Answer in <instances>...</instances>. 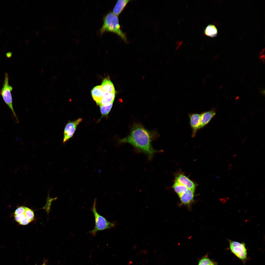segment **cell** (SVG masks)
Masks as SVG:
<instances>
[{"instance_id":"7bdbcfd3","label":"cell","mask_w":265,"mask_h":265,"mask_svg":"<svg viewBox=\"0 0 265 265\" xmlns=\"http://www.w3.org/2000/svg\"><path fill=\"white\" fill-rule=\"evenodd\" d=\"M236 156V155H234V156H233V157H234L235 156Z\"/></svg>"},{"instance_id":"83f0119b","label":"cell","mask_w":265,"mask_h":265,"mask_svg":"<svg viewBox=\"0 0 265 265\" xmlns=\"http://www.w3.org/2000/svg\"><path fill=\"white\" fill-rule=\"evenodd\" d=\"M262 62L263 64H264L265 63V60L264 59H262Z\"/></svg>"},{"instance_id":"e575fe53","label":"cell","mask_w":265,"mask_h":265,"mask_svg":"<svg viewBox=\"0 0 265 265\" xmlns=\"http://www.w3.org/2000/svg\"><path fill=\"white\" fill-rule=\"evenodd\" d=\"M232 165V164L230 163L229 165V167H230Z\"/></svg>"},{"instance_id":"9c48e42d","label":"cell","mask_w":265,"mask_h":265,"mask_svg":"<svg viewBox=\"0 0 265 265\" xmlns=\"http://www.w3.org/2000/svg\"><path fill=\"white\" fill-rule=\"evenodd\" d=\"M216 114V112L214 110L204 111L202 113L199 130L206 126Z\"/></svg>"},{"instance_id":"f1b7e54d","label":"cell","mask_w":265,"mask_h":265,"mask_svg":"<svg viewBox=\"0 0 265 265\" xmlns=\"http://www.w3.org/2000/svg\"><path fill=\"white\" fill-rule=\"evenodd\" d=\"M235 70H232V72H231V73H232L233 74H234V73H235Z\"/></svg>"},{"instance_id":"8fae6325","label":"cell","mask_w":265,"mask_h":265,"mask_svg":"<svg viewBox=\"0 0 265 265\" xmlns=\"http://www.w3.org/2000/svg\"><path fill=\"white\" fill-rule=\"evenodd\" d=\"M194 192L188 189L185 192L179 196L183 204H188L193 200Z\"/></svg>"},{"instance_id":"7c38bea8","label":"cell","mask_w":265,"mask_h":265,"mask_svg":"<svg viewBox=\"0 0 265 265\" xmlns=\"http://www.w3.org/2000/svg\"><path fill=\"white\" fill-rule=\"evenodd\" d=\"M130 0H119L117 1L113 8V13L117 16L119 15L125 8Z\"/></svg>"},{"instance_id":"484cf974","label":"cell","mask_w":265,"mask_h":265,"mask_svg":"<svg viewBox=\"0 0 265 265\" xmlns=\"http://www.w3.org/2000/svg\"><path fill=\"white\" fill-rule=\"evenodd\" d=\"M247 70V69H243V70H242V71H241V73H243V72H244L245 71H246V70Z\"/></svg>"},{"instance_id":"4dcf8cb0","label":"cell","mask_w":265,"mask_h":265,"mask_svg":"<svg viewBox=\"0 0 265 265\" xmlns=\"http://www.w3.org/2000/svg\"><path fill=\"white\" fill-rule=\"evenodd\" d=\"M244 80H245V79H242L241 80V82H243Z\"/></svg>"},{"instance_id":"60d3db41","label":"cell","mask_w":265,"mask_h":265,"mask_svg":"<svg viewBox=\"0 0 265 265\" xmlns=\"http://www.w3.org/2000/svg\"><path fill=\"white\" fill-rule=\"evenodd\" d=\"M226 90H225V91H224V92H225H225H226V91H227Z\"/></svg>"},{"instance_id":"74e56055","label":"cell","mask_w":265,"mask_h":265,"mask_svg":"<svg viewBox=\"0 0 265 265\" xmlns=\"http://www.w3.org/2000/svg\"><path fill=\"white\" fill-rule=\"evenodd\" d=\"M245 90L244 89H243L242 90V92H244V91Z\"/></svg>"},{"instance_id":"e0dca14e","label":"cell","mask_w":265,"mask_h":265,"mask_svg":"<svg viewBox=\"0 0 265 265\" xmlns=\"http://www.w3.org/2000/svg\"><path fill=\"white\" fill-rule=\"evenodd\" d=\"M213 262L210 258L207 253L199 260L198 265H211Z\"/></svg>"},{"instance_id":"ee69618b","label":"cell","mask_w":265,"mask_h":265,"mask_svg":"<svg viewBox=\"0 0 265 265\" xmlns=\"http://www.w3.org/2000/svg\"></svg>"},{"instance_id":"5b68a950","label":"cell","mask_w":265,"mask_h":265,"mask_svg":"<svg viewBox=\"0 0 265 265\" xmlns=\"http://www.w3.org/2000/svg\"><path fill=\"white\" fill-rule=\"evenodd\" d=\"M228 241L229 249L232 253L243 263H245L247 259V251L245 243L230 239Z\"/></svg>"},{"instance_id":"8d00e7d4","label":"cell","mask_w":265,"mask_h":265,"mask_svg":"<svg viewBox=\"0 0 265 265\" xmlns=\"http://www.w3.org/2000/svg\"><path fill=\"white\" fill-rule=\"evenodd\" d=\"M227 83H225V84H224V85L223 86H226V85H227Z\"/></svg>"},{"instance_id":"d4e9b609","label":"cell","mask_w":265,"mask_h":265,"mask_svg":"<svg viewBox=\"0 0 265 265\" xmlns=\"http://www.w3.org/2000/svg\"><path fill=\"white\" fill-rule=\"evenodd\" d=\"M246 74H244V75H243L240 78V79H243V78H244V77L246 76Z\"/></svg>"},{"instance_id":"f35d334b","label":"cell","mask_w":265,"mask_h":265,"mask_svg":"<svg viewBox=\"0 0 265 265\" xmlns=\"http://www.w3.org/2000/svg\"><path fill=\"white\" fill-rule=\"evenodd\" d=\"M233 83V82H232V81H231V82H230V83H229V84H232V83Z\"/></svg>"},{"instance_id":"b9f144b4","label":"cell","mask_w":265,"mask_h":265,"mask_svg":"<svg viewBox=\"0 0 265 265\" xmlns=\"http://www.w3.org/2000/svg\"><path fill=\"white\" fill-rule=\"evenodd\" d=\"M222 64H221V65H220V67H222Z\"/></svg>"},{"instance_id":"44dd1931","label":"cell","mask_w":265,"mask_h":265,"mask_svg":"<svg viewBox=\"0 0 265 265\" xmlns=\"http://www.w3.org/2000/svg\"><path fill=\"white\" fill-rule=\"evenodd\" d=\"M25 207L24 206H20L17 208L15 210L14 212V215H16L21 214L24 213L25 212Z\"/></svg>"},{"instance_id":"603a6c76","label":"cell","mask_w":265,"mask_h":265,"mask_svg":"<svg viewBox=\"0 0 265 265\" xmlns=\"http://www.w3.org/2000/svg\"><path fill=\"white\" fill-rule=\"evenodd\" d=\"M263 90L262 88L261 87H260L259 89L258 92L259 93H261Z\"/></svg>"},{"instance_id":"cb8c5ba5","label":"cell","mask_w":265,"mask_h":265,"mask_svg":"<svg viewBox=\"0 0 265 265\" xmlns=\"http://www.w3.org/2000/svg\"><path fill=\"white\" fill-rule=\"evenodd\" d=\"M211 265H218L217 263L215 262L214 261L213 263Z\"/></svg>"},{"instance_id":"d6a6232c","label":"cell","mask_w":265,"mask_h":265,"mask_svg":"<svg viewBox=\"0 0 265 265\" xmlns=\"http://www.w3.org/2000/svg\"><path fill=\"white\" fill-rule=\"evenodd\" d=\"M239 80V78H238L236 79V81H238Z\"/></svg>"},{"instance_id":"8992f818","label":"cell","mask_w":265,"mask_h":265,"mask_svg":"<svg viewBox=\"0 0 265 265\" xmlns=\"http://www.w3.org/2000/svg\"><path fill=\"white\" fill-rule=\"evenodd\" d=\"M82 120V118H79L73 121H69L66 124L63 132V144L73 136L78 126Z\"/></svg>"},{"instance_id":"7402d4cb","label":"cell","mask_w":265,"mask_h":265,"mask_svg":"<svg viewBox=\"0 0 265 265\" xmlns=\"http://www.w3.org/2000/svg\"><path fill=\"white\" fill-rule=\"evenodd\" d=\"M30 222H31L27 218H26L18 223L21 225H25L28 224Z\"/></svg>"},{"instance_id":"52a82bcc","label":"cell","mask_w":265,"mask_h":265,"mask_svg":"<svg viewBox=\"0 0 265 265\" xmlns=\"http://www.w3.org/2000/svg\"><path fill=\"white\" fill-rule=\"evenodd\" d=\"M190 123L192 129V137H194L196 135L199 130L201 113H190L188 115Z\"/></svg>"},{"instance_id":"3957f363","label":"cell","mask_w":265,"mask_h":265,"mask_svg":"<svg viewBox=\"0 0 265 265\" xmlns=\"http://www.w3.org/2000/svg\"><path fill=\"white\" fill-rule=\"evenodd\" d=\"M96 199H95L91 208L94 217L95 226L93 229L89 232L93 236L95 235L98 231L109 229L116 225L115 223L109 222L98 213L96 208Z\"/></svg>"},{"instance_id":"5bb4252c","label":"cell","mask_w":265,"mask_h":265,"mask_svg":"<svg viewBox=\"0 0 265 265\" xmlns=\"http://www.w3.org/2000/svg\"><path fill=\"white\" fill-rule=\"evenodd\" d=\"M204 33L205 35L211 37H216L218 34L217 29L216 26L213 24H209L205 28Z\"/></svg>"},{"instance_id":"836d02e7","label":"cell","mask_w":265,"mask_h":265,"mask_svg":"<svg viewBox=\"0 0 265 265\" xmlns=\"http://www.w3.org/2000/svg\"><path fill=\"white\" fill-rule=\"evenodd\" d=\"M226 77H225V78H224L223 79V80L225 81V80H226Z\"/></svg>"},{"instance_id":"f546056e","label":"cell","mask_w":265,"mask_h":265,"mask_svg":"<svg viewBox=\"0 0 265 265\" xmlns=\"http://www.w3.org/2000/svg\"><path fill=\"white\" fill-rule=\"evenodd\" d=\"M259 76H260L259 75H258L256 77V80H257L258 79V77H259Z\"/></svg>"},{"instance_id":"1f68e13d","label":"cell","mask_w":265,"mask_h":265,"mask_svg":"<svg viewBox=\"0 0 265 265\" xmlns=\"http://www.w3.org/2000/svg\"><path fill=\"white\" fill-rule=\"evenodd\" d=\"M223 86H220V87H219V88H220V89H222V88H223Z\"/></svg>"},{"instance_id":"277c9868","label":"cell","mask_w":265,"mask_h":265,"mask_svg":"<svg viewBox=\"0 0 265 265\" xmlns=\"http://www.w3.org/2000/svg\"><path fill=\"white\" fill-rule=\"evenodd\" d=\"M9 76L7 73L5 74L4 80L2 87L0 90V95L5 104L8 106L12 111L15 118L16 121L18 122V120L15 112L13 109V99L11 93L13 88L9 84Z\"/></svg>"},{"instance_id":"ba28073f","label":"cell","mask_w":265,"mask_h":265,"mask_svg":"<svg viewBox=\"0 0 265 265\" xmlns=\"http://www.w3.org/2000/svg\"><path fill=\"white\" fill-rule=\"evenodd\" d=\"M188 189L194 192L196 185L182 173H179L175 176V179Z\"/></svg>"},{"instance_id":"4316f807","label":"cell","mask_w":265,"mask_h":265,"mask_svg":"<svg viewBox=\"0 0 265 265\" xmlns=\"http://www.w3.org/2000/svg\"><path fill=\"white\" fill-rule=\"evenodd\" d=\"M256 80V79L254 78V79H253L252 80V82H254Z\"/></svg>"},{"instance_id":"9a60e30c","label":"cell","mask_w":265,"mask_h":265,"mask_svg":"<svg viewBox=\"0 0 265 265\" xmlns=\"http://www.w3.org/2000/svg\"><path fill=\"white\" fill-rule=\"evenodd\" d=\"M172 187L179 196L185 192L188 189L186 187L175 179Z\"/></svg>"},{"instance_id":"2e32d148","label":"cell","mask_w":265,"mask_h":265,"mask_svg":"<svg viewBox=\"0 0 265 265\" xmlns=\"http://www.w3.org/2000/svg\"><path fill=\"white\" fill-rule=\"evenodd\" d=\"M116 92L109 93L103 96L100 106L105 105L113 103L116 95Z\"/></svg>"},{"instance_id":"ffe728a7","label":"cell","mask_w":265,"mask_h":265,"mask_svg":"<svg viewBox=\"0 0 265 265\" xmlns=\"http://www.w3.org/2000/svg\"><path fill=\"white\" fill-rule=\"evenodd\" d=\"M24 212L21 214L14 215L15 219L16 222L19 223L23 219L26 218L24 214Z\"/></svg>"},{"instance_id":"7a4b0ae2","label":"cell","mask_w":265,"mask_h":265,"mask_svg":"<svg viewBox=\"0 0 265 265\" xmlns=\"http://www.w3.org/2000/svg\"><path fill=\"white\" fill-rule=\"evenodd\" d=\"M103 24L99 32L101 35L106 32H110L118 35L125 43L128 41L126 34L121 30L118 16L109 12L103 18Z\"/></svg>"},{"instance_id":"30bf717a","label":"cell","mask_w":265,"mask_h":265,"mask_svg":"<svg viewBox=\"0 0 265 265\" xmlns=\"http://www.w3.org/2000/svg\"><path fill=\"white\" fill-rule=\"evenodd\" d=\"M104 91L101 85L95 86L91 91L93 98L99 106L103 97Z\"/></svg>"},{"instance_id":"d590c367","label":"cell","mask_w":265,"mask_h":265,"mask_svg":"<svg viewBox=\"0 0 265 265\" xmlns=\"http://www.w3.org/2000/svg\"><path fill=\"white\" fill-rule=\"evenodd\" d=\"M259 68V67H258V68H256V71H258Z\"/></svg>"},{"instance_id":"4fadbf2b","label":"cell","mask_w":265,"mask_h":265,"mask_svg":"<svg viewBox=\"0 0 265 265\" xmlns=\"http://www.w3.org/2000/svg\"><path fill=\"white\" fill-rule=\"evenodd\" d=\"M101 86L104 91L109 93L116 91L113 84L108 78H105L103 80Z\"/></svg>"},{"instance_id":"6da1fadb","label":"cell","mask_w":265,"mask_h":265,"mask_svg":"<svg viewBox=\"0 0 265 265\" xmlns=\"http://www.w3.org/2000/svg\"><path fill=\"white\" fill-rule=\"evenodd\" d=\"M155 133L146 129L139 123L134 124L130 134L120 140L121 143H128L132 145L137 150L146 154L149 160L153 158L158 151L153 147L151 142L155 137Z\"/></svg>"},{"instance_id":"ab89813d","label":"cell","mask_w":265,"mask_h":265,"mask_svg":"<svg viewBox=\"0 0 265 265\" xmlns=\"http://www.w3.org/2000/svg\"><path fill=\"white\" fill-rule=\"evenodd\" d=\"M231 89H229V90H228V91L227 92H230V91H231Z\"/></svg>"},{"instance_id":"d6986e66","label":"cell","mask_w":265,"mask_h":265,"mask_svg":"<svg viewBox=\"0 0 265 265\" xmlns=\"http://www.w3.org/2000/svg\"><path fill=\"white\" fill-rule=\"evenodd\" d=\"M24 214L26 217L31 222L33 220L34 218V214L33 211L30 209L25 207Z\"/></svg>"},{"instance_id":"ac0fdd59","label":"cell","mask_w":265,"mask_h":265,"mask_svg":"<svg viewBox=\"0 0 265 265\" xmlns=\"http://www.w3.org/2000/svg\"><path fill=\"white\" fill-rule=\"evenodd\" d=\"M113 103L109 104L102 106H100V110L102 116L104 117L107 116L112 107Z\"/></svg>"}]
</instances>
